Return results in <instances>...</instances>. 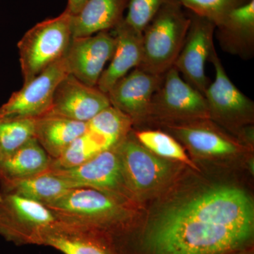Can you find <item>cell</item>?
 <instances>
[{
    "mask_svg": "<svg viewBox=\"0 0 254 254\" xmlns=\"http://www.w3.org/2000/svg\"><path fill=\"white\" fill-rule=\"evenodd\" d=\"M163 76L135 68L107 93L110 104L129 117L133 123L145 117L150 114L152 98L161 84Z\"/></svg>",
    "mask_w": 254,
    "mask_h": 254,
    "instance_id": "14",
    "label": "cell"
},
{
    "mask_svg": "<svg viewBox=\"0 0 254 254\" xmlns=\"http://www.w3.org/2000/svg\"><path fill=\"white\" fill-rule=\"evenodd\" d=\"M192 14L210 20L218 25L232 9L249 0H177Z\"/></svg>",
    "mask_w": 254,
    "mask_h": 254,
    "instance_id": "27",
    "label": "cell"
},
{
    "mask_svg": "<svg viewBox=\"0 0 254 254\" xmlns=\"http://www.w3.org/2000/svg\"><path fill=\"white\" fill-rule=\"evenodd\" d=\"M208 61L213 64L215 76L205 92L209 116L225 123L242 124L252 120L254 103L233 83L224 68L215 47Z\"/></svg>",
    "mask_w": 254,
    "mask_h": 254,
    "instance_id": "11",
    "label": "cell"
},
{
    "mask_svg": "<svg viewBox=\"0 0 254 254\" xmlns=\"http://www.w3.org/2000/svg\"><path fill=\"white\" fill-rule=\"evenodd\" d=\"M110 105L107 93L68 74L57 87L51 109L47 115L88 123Z\"/></svg>",
    "mask_w": 254,
    "mask_h": 254,
    "instance_id": "13",
    "label": "cell"
},
{
    "mask_svg": "<svg viewBox=\"0 0 254 254\" xmlns=\"http://www.w3.org/2000/svg\"><path fill=\"white\" fill-rule=\"evenodd\" d=\"M115 41V53L111 63L102 73L97 87L108 93L112 87L132 68L138 67L143 56L142 33L128 26L123 19L112 30Z\"/></svg>",
    "mask_w": 254,
    "mask_h": 254,
    "instance_id": "16",
    "label": "cell"
},
{
    "mask_svg": "<svg viewBox=\"0 0 254 254\" xmlns=\"http://www.w3.org/2000/svg\"><path fill=\"white\" fill-rule=\"evenodd\" d=\"M171 128L181 141L198 154L228 155L238 150L236 143L208 125L187 123Z\"/></svg>",
    "mask_w": 254,
    "mask_h": 254,
    "instance_id": "21",
    "label": "cell"
},
{
    "mask_svg": "<svg viewBox=\"0 0 254 254\" xmlns=\"http://www.w3.org/2000/svg\"><path fill=\"white\" fill-rule=\"evenodd\" d=\"M110 148L104 138L88 131L68 145L59 158L53 160L50 170L75 168Z\"/></svg>",
    "mask_w": 254,
    "mask_h": 254,
    "instance_id": "23",
    "label": "cell"
},
{
    "mask_svg": "<svg viewBox=\"0 0 254 254\" xmlns=\"http://www.w3.org/2000/svg\"><path fill=\"white\" fill-rule=\"evenodd\" d=\"M0 186L2 191L14 193L44 205L74 188L71 184L50 170L24 180L1 182Z\"/></svg>",
    "mask_w": 254,
    "mask_h": 254,
    "instance_id": "22",
    "label": "cell"
},
{
    "mask_svg": "<svg viewBox=\"0 0 254 254\" xmlns=\"http://www.w3.org/2000/svg\"><path fill=\"white\" fill-rule=\"evenodd\" d=\"M190 21V14L177 0H168L142 33L143 56L138 67L157 75L173 67Z\"/></svg>",
    "mask_w": 254,
    "mask_h": 254,
    "instance_id": "2",
    "label": "cell"
},
{
    "mask_svg": "<svg viewBox=\"0 0 254 254\" xmlns=\"http://www.w3.org/2000/svg\"><path fill=\"white\" fill-rule=\"evenodd\" d=\"M132 124L133 122L129 117L110 105L102 110L87 125L88 131L104 138L112 148L129 133Z\"/></svg>",
    "mask_w": 254,
    "mask_h": 254,
    "instance_id": "24",
    "label": "cell"
},
{
    "mask_svg": "<svg viewBox=\"0 0 254 254\" xmlns=\"http://www.w3.org/2000/svg\"><path fill=\"white\" fill-rule=\"evenodd\" d=\"M254 205L235 187H219L172 205L147 230L150 254H225L254 236Z\"/></svg>",
    "mask_w": 254,
    "mask_h": 254,
    "instance_id": "1",
    "label": "cell"
},
{
    "mask_svg": "<svg viewBox=\"0 0 254 254\" xmlns=\"http://www.w3.org/2000/svg\"><path fill=\"white\" fill-rule=\"evenodd\" d=\"M46 206L58 221L104 232L125 218V210L119 198L85 187L71 189Z\"/></svg>",
    "mask_w": 254,
    "mask_h": 254,
    "instance_id": "4",
    "label": "cell"
},
{
    "mask_svg": "<svg viewBox=\"0 0 254 254\" xmlns=\"http://www.w3.org/2000/svg\"><path fill=\"white\" fill-rule=\"evenodd\" d=\"M168 0H128L125 22L143 33L159 9Z\"/></svg>",
    "mask_w": 254,
    "mask_h": 254,
    "instance_id": "28",
    "label": "cell"
},
{
    "mask_svg": "<svg viewBox=\"0 0 254 254\" xmlns=\"http://www.w3.org/2000/svg\"><path fill=\"white\" fill-rule=\"evenodd\" d=\"M56 221L46 205L0 190V236L6 242L41 246L45 229Z\"/></svg>",
    "mask_w": 254,
    "mask_h": 254,
    "instance_id": "5",
    "label": "cell"
},
{
    "mask_svg": "<svg viewBox=\"0 0 254 254\" xmlns=\"http://www.w3.org/2000/svg\"><path fill=\"white\" fill-rule=\"evenodd\" d=\"M53 159L36 138L0 161V183L34 177L50 170Z\"/></svg>",
    "mask_w": 254,
    "mask_h": 254,
    "instance_id": "20",
    "label": "cell"
},
{
    "mask_svg": "<svg viewBox=\"0 0 254 254\" xmlns=\"http://www.w3.org/2000/svg\"><path fill=\"white\" fill-rule=\"evenodd\" d=\"M72 38L71 14L66 9L28 30L17 45L23 83L62 59Z\"/></svg>",
    "mask_w": 254,
    "mask_h": 254,
    "instance_id": "3",
    "label": "cell"
},
{
    "mask_svg": "<svg viewBox=\"0 0 254 254\" xmlns=\"http://www.w3.org/2000/svg\"><path fill=\"white\" fill-rule=\"evenodd\" d=\"M87 131V123L46 115L36 119L35 138L50 158L55 160Z\"/></svg>",
    "mask_w": 254,
    "mask_h": 254,
    "instance_id": "19",
    "label": "cell"
},
{
    "mask_svg": "<svg viewBox=\"0 0 254 254\" xmlns=\"http://www.w3.org/2000/svg\"><path fill=\"white\" fill-rule=\"evenodd\" d=\"M134 136L137 141L151 153L163 158L174 159L192 165L182 145L168 133L144 130L136 132Z\"/></svg>",
    "mask_w": 254,
    "mask_h": 254,
    "instance_id": "26",
    "label": "cell"
},
{
    "mask_svg": "<svg viewBox=\"0 0 254 254\" xmlns=\"http://www.w3.org/2000/svg\"><path fill=\"white\" fill-rule=\"evenodd\" d=\"M128 3V0H88L77 14L71 15L73 38L113 30L125 18Z\"/></svg>",
    "mask_w": 254,
    "mask_h": 254,
    "instance_id": "18",
    "label": "cell"
},
{
    "mask_svg": "<svg viewBox=\"0 0 254 254\" xmlns=\"http://www.w3.org/2000/svg\"><path fill=\"white\" fill-rule=\"evenodd\" d=\"M116 146L128 190L143 191L158 186L170 172L168 163L158 158L128 133Z\"/></svg>",
    "mask_w": 254,
    "mask_h": 254,
    "instance_id": "12",
    "label": "cell"
},
{
    "mask_svg": "<svg viewBox=\"0 0 254 254\" xmlns=\"http://www.w3.org/2000/svg\"><path fill=\"white\" fill-rule=\"evenodd\" d=\"M50 171L71 184L101 190L120 198L128 190L116 146L103 150L86 163L75 168Z\"/></svg>",
    "mask_w": 254,
    "mask_h": 254,
    "instance_id": "8",
    "label": "cell"
},
{
    "mask_svg": "<svg viewBox=\"0 0 254 254\" xmlns=\"http://www.w3.org/2000/svg\"><path fill=\"white\" fill-rule=\"evenodd\" d=\"M176 119H203L209 117L205 96L182 78L175 66L164 74L153 95L150 114Z\"/></svg>",
    "mask_w": 254,
    "mask_h": 254,
    "instance_id": "9",
    "label": "cell"
},
{
    "mask_svg": "<svg viewBox=\"0 0 254 254\" xmlns=\"http://www.w3.org/2000/svg\"><path fill=\"white\" fill-rule=\"evenodd\" d=\"M36 120L0 119V152L2 158L35 138Z\"/></svg>",
    "mask_w": 254,
    "mask_h": 254,
    "instance_id": "25",
    "label": "cell"
},
{
    "mask_svg": "<svg viewBox=\"0 0 254 254\" xmlns=\"http://www.w3.org/2000/svg\"><path fill=\"white\" fill-rule=\"evenodd\" d=\"M88 0H68L66 10L71 15L77 14Z\"/></svg>",
    "mask_w": 254,
    "mask_h": 254,
    "instance_id": "29",
    "label": "cell"
},
{
    "mask_svg": "<svg viewBox=\"0 0 254 254\" xmlns=\"http://www.w3.org/2000/svg\"><path fill=\"white\" fill-rule=\"evenodd\" d=\"M115 46V37L109 31L72 38L64 55L68 73L88 86H97Z\"/></svg>",
    "mask_w": 254,
    "mask_h": 254,
    "instance_id": "10",
    "label": "cell"
},
{
    "mask_svg": "<svg viewBox=\"0 0 254 254\" xmlns=\"http://www.w3.org/2000/svg\"><path fill=\"white\" fill-rule=\"evenodd\" d=\"M216 36L222 51L252 59L254 55V0L232 9L216 25Z\"/></svg>",
    "mask_w": 254,
    "mask_h": 254,
    "instance_id": "17",
    "label": "cell"
},
{
    "mask_svg": "<svg viewBox=\"0 0 254 254\" xmlns=\"http://www.w3.org/2000/svg\"><path fill=\"white\" fill-rule=\"evenodd\" d=\"M1 158H2V156H1V152H0V161H1Z\"/></svg>",
    "mask_w": 254,
    "mask_h": 254,
    "instance_id": "30",
    "label": "cell"
},
{
    "mask_svg": "<svg viewBox=\"0 0 254 254\" xmlns=\"http://www.w3.org/2000/svg\"><path fill=\"white\" fill-rule=\"evenodd\" d=\"M190 27L174 66L187 83L204 95L210 83L205 74V63L215 47L213 36L216 25L190 12Z\"/></svg>",
    "mask_w": 254,
    "mask_h": 254,
    "instance_id": "7",
    "label": "cell"
},
{
    "mask_svg": "<svg viewBox=\"0 0 254 254\" xmlns=\"http://www.w3.org/2000/svg\"><path fill=\"white\" fill-rule=\"evenodd\" d=\"M68 74L64 56L13 93L0 107V119L36 120L45 116L51 109L57 87Z\"/></svg>",
    "mask_w": 254,
    "mask_h": 254,
    "instance_id": "6",
    "label": "cell"
},
{
    "mask_svg": "<svg viewBox=\"0 0 254 254\" xmlns=\"http://www.w3.org/2000/svg\"><path fill=\"white\" fill-rule=\"evenodd\" d=\"M41 246L64 254H116L105 232L58 220L45 229Z\"/></svg>",
    "mask_w": 254,
    "mask_h": 254,
    "instance_id": "15",
    "label": "cell"
}]
</instances>
